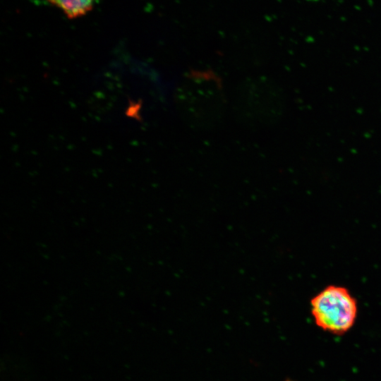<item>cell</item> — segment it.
<instances>
[{
    "instance_id": "obj_1",
    "label": "cell",
    "mask_w": 381,
    "mask_h": 381,
    "mask_svg": "<svg viewBox=\"0 0 381 381\" xmlns=\"http://www.w3.org/2000/svg\"><path fill=\"white\" fill-rule=\"evenodd\" d=\"M315 324L334 334H343L353 325L358 313L356 298L341 286L329 285L310 301Z\"/></svg>"
},
{
    "instance_id": "obj_2",
    "label": "cell",
    "mask_w": 381,
    "mask_h": 381,
    "mask_svg": "<svg viewBox=\"0 0 381 381\" xmlns=\"http://www.w3.org/2000/svg\"><path fill=\"white\" fill-rule=\"evenodd\" d=\"M60 9L69 19L80 18L89 13L97 0H47Z\"/></svg>"
}]
</instances>
